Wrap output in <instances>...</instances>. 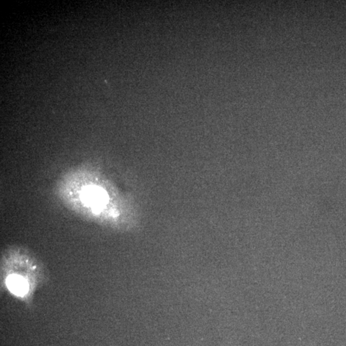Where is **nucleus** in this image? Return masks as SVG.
Wrapping results in <instances>:
<instances>
[{"instance_id": "f257e3e1", "label": "nucleus", "mask_w": 346, "mask_h": 346, "mask_svg": "<svg viewBox=\"0 0 346 346\" xmlns=\"http://www.w3.org/2000/svg\"><path fill=\"white\" fill-rule=\"evenodd\" d=\"M56 194L69 210L99 223H110L121 216L116 191L100 170L79 166L59 180Z\"/></svg>"}, {"instance_id": "f03ea898", "label": "nucleus", "mask_w": 346, "mask_h": 346, "mask_svg": "<svg viewBox=\"0 0 346 346\" xmlns=\"http://www.w3.org/2000/svg\"><path fill=\"white\" fill-rule=\"evenodd\" d=\"M7 286L9 291L15 295L25 296L28 291V283L22 277L18 275H11L7 278Z\"/></svg>"}]
</instances>
